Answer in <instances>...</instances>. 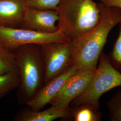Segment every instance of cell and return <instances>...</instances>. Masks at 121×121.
I'll list each match as a JSON object with an SVG mask.
<instances>
[{
    "label": "cell",
    "mask_w": 121,
    "mask_h": 121,
    "mask_svg": "<svg viewBox=\"0 0 121 121\" xmlns=\"http://www.w3.org/2000/svg\"><path fill=\"white\" fill-rule=\"evenodd\" d=\"M99 22L91 30L76 39L73 44L72 63L79 69H95L99 56L112 29L121 22V9L100 2Z\"/></svg>",
    "instance_id": "6da1fadb"
},
{
    "label": "cell",
    "mask_w": 121,
    "mask_h": 121,
    "mask_svg": "<svg viewBox=\"0 0 121 121\" xmlns=\"http://www.w3.org/2000/svg\"><path fill=\"white\" fill-rule=\"evenodd\" d=\"M55 10L59 29L70 40L91 30L100 18L99 5L93 0H61Z\"/></svg>",
    "instance_id": "7a4b0ae2"
},
{
    "label": "cell",
    "mask_w": 121,
    "mask_h": 121,
    "mask_svg": "<svg viewBox=\"0 0 121 121\" xmlns=\"http://www.w3.org/2000/svg\"><path fill=\"white\" fill-rule=\"evenodd\" d=\"M20 79V91L26 102L40 88L44 78V64L39 45L28 44L14 51Z\"/></svg>",
    "instance_id": "3957f363"
},
{
    "label": "cell",
    "mask_w": 121,
    "mask_h": 121,
    "mask_svg": "<svg viewBox=\"0 0 121 121\" xmlns=\"http://www.w3.org/2000/svg\"><path fill=\"white\" fill-rule=\"evenodd\" d=\"M120 86L121 72L113 66L108 55L102 52L89 85L71 103L74 107L86 104L99 109L101 96L113 88Z\"/></svg>",
    "instance_id": "277c9868"
},
{
    "label": "cell",
    "mask_w": 121,
    "mask_h": 121,
    "mask_svg": "<svg viewBox=\"0 0 121 121\" xmlns=\"http://www.w3.org/2000/svg\"><path fill=\"white\" fill-rule=\"evenodd\" d=\"M70 39L59 29L48 33L23 28L0 26V45L14 51L28 44L41 45L53 42H68Z\"/></svg>",
    "instance_id": "5b68a950"
},
{
    "label": "cell",
    "mask_w": 121,
    "mask_h": 121,
    "mask_svg": "<svg viewBox=\"0 0 121 121\" xmlns=\"http://www.w3.org/2000/svg\"><path fill=\"white\" fill-rule=\"evenodd\" d=\"M44 64V82L59 75L72 63L73 44L68 42H53L39 45Z\"/></svg>",
    "instance_id": "8992f818"
},
{
    "label": "cell",
    "mask_w": 121,
    "mask_h": 121,
    "mask_svg": "<svg viewBox=\"0 0 121 121\" xmlns=\"http://www.w3.org/2000/svg\"><path fill=\"white\" fill-rule=\"evenodd\" d=\"M95 69H78L68 80L49 104L51 106L60 108H69V104L73 99L82 94L86 89Z\"/></svg>",
    "instance_id": "52a82bcc"
},
{
    "label": "cell",
    "mask_w": 121,
    "mask_h": 121,
    "mask_svg": "<svg viewBox=\"0 0 121 121\" xmlns=\"http://www.w3.org/2000/svg\"><path fill=\"white\" fill-rule=\"evenodd\" d=\"M78 67L73 64L62 73L46 82L40 88L35 95L26 102V105L34 111H39L50 104L58 94L68 80L78 70Z\"/></svg>",
    "instance_id": "ba28073f"
},
{
    "label": "cell",
    "mask_w": 121,
    "mask_h": 121,
    "mask_svg": "<svg viewBox=\"0 0 121 121\" xmlns=\"http://www.w3.org/2000/svg\"><path fill=\"white\" fill-rule=\"evenodd\" d=\"M56 10L43 9L26 6L20 27L43 33H52L59 30Z\"/></svg>",
    "instance_id": "9c48e42d"
},
{
    "label": "cell",
    "mask_w": 121,
    "mask_h": 121,
    "mask_svg": "<svg viewBox=\"0 0 121 121\" xmlns=\"http://www.w3.org/2000/svg\"><path fill=\"white\" fill-rule=\"evenodd\" d=\"M26 6L25 0H0V26L20 27Z\"/></svg>",
    "instance_id": "30bf717a"
},
{
    "label": "cell",
    "mask_w": 121,
    "mask_h": 121,
    "mask_svg": "<svg viewBox=\"0 0 121 121\" xmlns=\"http://www.w3.org/2000/svg\"><path fill=\"white\" fill-rule=\"evenodd\" d=\"M70 116V108H60L51 106L50 108L40 111L30 109L22 112L16 118L20 121H52Z\"/></svg>",
    "instance_id": "8fae6325"
},
{
    "label": "cell",
    "mask_w": 121,
    "mask_h": 121,
    "mask_svg": "<svg viewBox=\"0 0 121 121\" xmlns=\"http://www.w3.org/2000/svg\"><path fill=\"white\" fill-rule=\"evenodd\" d=\"M70 109V116L75 121H99L101 113L99 109L90 105L82 104Z\"/></svg>",
    "instance_id": "7c38bea8"
},
{
    "label": "cell",
    "mask_w": 121,
    "mask_h": 121,
    "mask_svg": "<svg viewBox=\"0 0 121 121\" xmlns=\"http://www.w3.org/2000/svg\"><path fill=\"white\" fill-rule=\"evenodd\" d=\"M20 84L18 71L0 75V99L10 91L13 90Z\"/></svg>",
    "instance_id": "4fadbf2b"
},
{
    "label": "cell",
    "mask_w": 121,
    "mask_h": 121,
    "mask_svg": "<svg viewBox=\"0 0 121 121\" xmlns=\"http://www.w3.org/2000/svg\"><path fill=\"white\" fill-rule=\"evenodd\" d=\"M18 71L14 51L0 45V75Z\"/></svg>",
    "instance_id": "5bb4252c"
},
{
    "label": "cell",
    "mask_w": 121,
    "mask_h": 121,
    "mask_svg": "<svg viewBox=\"0 0 121 121\" xmlns=\"http://www.w3.org/2000/svg\"><path fill=\"white\" fill-rule=\"evenodd\" d=\"M118 25V36L113 44L112 50L108 56L113 66L121 73V22Z\"/></svg>",
    "instance_id": "9a60e30c"
},
{
    "label": "cell",
    "mask_w": 121,
    "mask_h": 121,
    "mask_svg": "<svg viewBox=\"0 0 121 121\" xmlns=\"http://www.w3.org/2000/svg\"><path fill=\"white\" fill-rule=\"evenodd\" d=\"M109 119L111 121H121V91L113 95L107 103Z\"/></svg>",
    "instance_id": "2e32d148"
},
{
    "label": "cell",
    "mask_w": 121,
    "mask_h": 121,
    "mask_svg": "<svg viewBox=\"0 0 121 121\" xmlns=\"http://www.w3.org/2000/svg\"><path fill=\"white\" fill-rule=\"evenodd\" d=\"M61 0H25L26 6L43 9L55 10Z\"/></svg>",
    "instance_id": "e0dca14e"
},
{
    "label": "cell",
    "mask_w": 121,
    "mask_h": 121,
    "mask_svg": "<svg viewBox=\"0 0 121 121\" xmlns=\"http://www.w3.org/2000/svg\"><path fill=\"white\" fill-rule=\"evenodd\" d=\"M102 4L108 6H114L121 9V0H100Z\"/></svg>",
    "instance_id": "ac0fdd59"
}]
</instances>
